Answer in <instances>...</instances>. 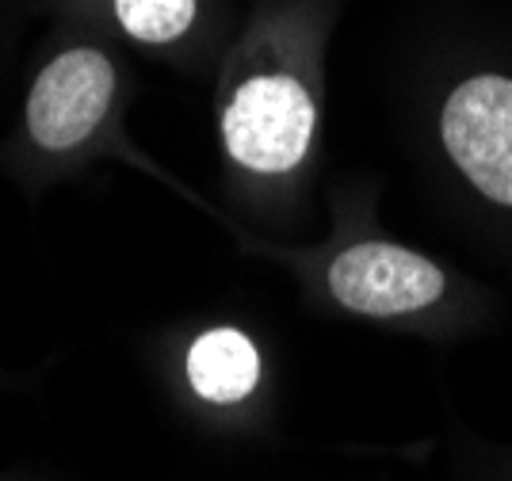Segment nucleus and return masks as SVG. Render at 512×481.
I'll list each match as a JSON object with an SVG mask.
<instances>
[{
    "mask_svg": "<svg viewBox=\"0 0 512 481\" xmlns=\"http://www.w3.org/2000/svg\"><path fill=\"white\" fill-rule=\"evenodd\" d=\"M314 96L295 69L256 65L222 104V146L241 168L279 176L291 172L314 142Z\"/></svg>",
    "mask_w": 512,
    "mask_h": 481,
    "instance_id": "obj_1",
    "label": "nucleus"
},
{
    "mask_svg": "<svg viewBox=\"0 0 512 481\" xmlns=\"http://www.w3.org/2000/svg\"><path fill=\"white\" fill-rule=\"evenodd\" d=\"M440 138L455 168L497 207H512V77L470 73L440 111Z\"/></svg>",
    "mask_w": 512,
    "mask_h": 481,
    "instance_id": "obj_2",
    "label": "nucleus"
},
{
    "mask_svg": "<svg viewBox=\"0 0 512 481\" xmlns=\"http://www.w3.org/2000/svg\"><path fill=\"white\" fill-rule=\"evenodd\" d=\"M188 378L195 394L214 405L249 398L260 382V352L237 329H211L188 352Z\"/></svg>",
    "mask_w": 512,
    "mask_h": 481,
    "instance_id": "obj_5",
    "label": "nucleus"
},
{
    "mask_svg": "<svg viewBox=\"0 0 512 481\" xmlns=\"http://www.w3.org/2000/svg\"><path fill=\"white\" fill-rule=\"evenodd\" d=\"M115 92V65L92 46H73L39 73L27 100V130L43 149L81 146L104 123Z\"/></svg>",
    "mask_w": 512,
    "mask_h": 481,
    "instance_id": "obj_3",
    "label": "nucleus"
},
{
    "mask_svg": "<svg viewBox=\"0 0 512 481\" xmlns=\"http://www.w3.org/2000/svg\"><path fill=\"white\" fill-rule=\"evenodd\" d=\"M329 291L352 314H417L444 294V272L421 252L386 245V241H367L333 260Z\"/></svg>",
    "mask_w": 512,
    "mask_h": 481,
    "instance_id": "obj_4",
    "label": "nucleus"
},
{
    "mask_svg": "<svg viewBox=\"0 0 512 481\" xmlns=\"http://www.w3.org/2000/svg\"><path fill=\"white\" fill-rule=\"evenodd\" d=\"M195 8L199 0H115V16L123 31L150 46L180 39L195 23Z\"/></svg>",
    "mask_w": 512,
    "mask_h": 481,
    "instance_id": "obj_6",
    "label": "nucleus"
}]
</instances>
